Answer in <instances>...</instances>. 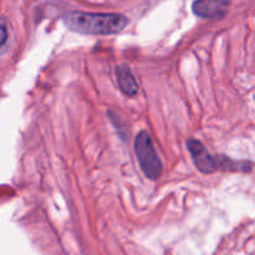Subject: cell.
Returning <instances> with one entry per match:
<instances>
[{
    "label": "cell",
    "instance_id": "1",
    "mask_svg": "<svg viewBox=\"0 0 255 255\" xmlns=\"http://www.w3.org/2000/svg\"><path fill=\"white\" fill-rule=\"evenodd\" d=\"M62 21L70 31L82 35H116L128 25V19L117 12L71 11Z\"/></svg>",
    "mask_w": 255,
    "mask_h": 255
},
{
    "label": "cell",
    "instance_id": "2",
    "mask_svg": "<svg viewBox=\"0 0 255 255\" xmlns=\"http://www.w3.org/2000/svg\"><path fill=\"white\" fill-rule=\"evenodd\" d=\"M187 148L191 153L196 168L204 174H212L218 171L248 173L253 169V163L248 161H234L227 156L211 154L206 146L198 139L189 138L187 141Z\"/></svg>",
    "mask_w": 255,
    "mask_h": 255
},
{
    "label": "cell",
    "instance_id": "3",
    "mask_svg": "<svg viewBox=\"0 0 255 255\" xmlns=\"http://www.w3.org/2000/svg\"><path fill=\"white\" fill-rule=\"evenodd\" d=\"M134 153L138 159L139 168L144 176L151 181H157L161 177L163 166L151 134L144 129L139 131L134 138Z\"/></svg>",
    "mask_w": 255,
    "mask_h": 255
},
{
    "label": "cell",
    "instance_id": "4",
    "mask_svg": "<svg viewBox=\"0 0 255 255\" xmlns=\"http://www.w3.org/2000/svg\"><path fill=\"white\" fill-rule=\"evenodd\" d=\"M229 0H196L192 5L194 15L202 19H219L228 12Z\"/></svg>",
    "mask_w": 255,
    "mask_h": 255
},
{
    "label": "cell",
    "instance_id": "5",
    "mask_svg": "<svg viewBox=\"0 0 255 255\" xmlns=\"http://www.w3.org/2000/svg\"><path fill=\"white\" fill-rule=\"evenodd\" d=\"M116 76L119 87L122 91V94H125L128 97H133L138 94V82H137L134 75L132 74L128 65L122 64L117 66Z\"/></svg>",
    "mask_w": 255,
    "mask_h": 255
},
{
    "label": "cell",
    "instance_id": "6",
    "mask_svg": "<svg viewBox=\"0 0 255 255\" xmlns=\"http://www.w3.org/2000/svg\"><path fill=\"white\" fill-rule=\"evenodd\" d=\"M6 40H7V30H6V26H5L4 19H2V22H1V47L5 46V42H6Z\"/></svg>",
    "mask_w": 255,
    "mask_h": 255
}]
</instances>
